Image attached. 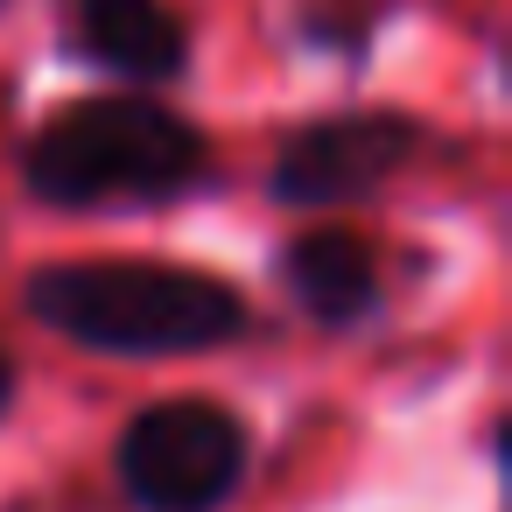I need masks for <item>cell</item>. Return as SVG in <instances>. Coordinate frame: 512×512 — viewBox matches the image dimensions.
Listing matches in <instances>:
<instances>
[{
	"label": "cell",
	"mask_w": 512,
	"mask_h": 512,
	"mask_svg": "<svg viewBox=\"0 0 512 512\" xmlns=\"http://www.w3.org/2000/svg\"><path fill=\"white\" fill-rule=\"evenodd\" d=\"M29 323L99 358H204L253 330V302L176 260H50L22 281Z\"/></svg>",
	"instance_id": "obj_1"
},
{
	"label": "cell",
	"mask_w": 512,
	"mask_h": 512,
	"mask_svg": "<svg viewBox=\"0 0 512 512\" xmlns=\"http://www.w3.org/2000/svg\"><path fill=\"white\" fill-rule=\"evenodd\" d=\"M211 176L197 120L148 92H99L50 113L22 148V190L50 211H155Z\"/></svg>",
	"instance_id": "obj_2"
},
{
	"label": "cell",
	"mask_w": 512,
	"mask_h": 512,
	"mask_svg": "<svg viewBox=\"0 0 512 512\" xmlns=\"http://www.w3.org/2000/svg\"><path fill=\"white\" fill-rule=\"evenodd\" d=\"M253 470V428L204 393L148 400L113 442V484L134 512H225Z\"/></svg>",
	"instance_id": "obj_3"
},
{
	"label": "cell",
	"mask_w": 512,
	"mask_h": 512,
	"mask_svg": "<svg viewBox=\"0 0 512 512\" xmlns=\"http://www.w3.org/2000/svg\"><path fill=\"white\" fill-rule=\"evenodd\" d=\"M421 155V120L407 113H330V120H302L267 169V197L281 211H344L379 197L407 162Z\"/></svg>",
	"instance_id": "obj_4"
},
{
	"label": "cell",
	"mask_w": 512,
	"mask_h": 512,
	"mask_svg": "<svg viewBox=\"0 0 512 512\" xmlns=\"http://www.w3.org/2000/svg\"><path fill=\"white\" fill-rule=\"evenodd\" d=\"M71 57L120 78V92H162L190 71V22L169 0H71Z\"/></svg>",
	"instance_id": "obj_5"
},
{
	"label": "cell",
	"mask_w": 512,
	"mask_h": 512,
	"mask_svg": "<svg viewBox=\"0 0 512 512\" xmlns=\"http://www.w3.org/2000/svg\"><path fill=\"white\" fill-rule=\"evenodd\" d=\"M274 274L288 288V302L316 323V330H358L386 295H379V260L358 232L344 225H309L274 253Z\"/></svg>",
	"instance_id": "obj_6"
},
{
	"label": "cell",
	"mask_w": 512,
	"mask_h": 512,
	"mask_svg": "<svg viewBox=\"0 0 512 512\" xmlns=\"http://www.w3.org/2000/svg\"><path fill=\"white\" fill-rule=\"evenodd\" d=\"M393 15V0H295V43L316 50V57H337V64H365L379 29Z\"/></svg>",
	"instance_id": "obj_7"
},
{
	"label": "cell",
	"mask_w": 512,
	"mask_h": 512,
	"mask_svg": "<svg viewBox=\"0 0 512 512\" xmlns=\"http://www.w3.org/2000/svg\"><path fill=\"white\" fill-rule=\"evenodd\" d=\"M15 393H22V372H15V358L0 351V421L15 414Z\"/></svg>",
	"instance_id": "obj_8"
},
{
	"label": "cell",
	"mask_w": 512,
	"mask_h": 512,
	"mask_svg": "<svg viewBox=\"0 0 512 512\" xmlns=\"http://www.w3.org/2000/svg\"><path fill=\"white\" fill-rule=\"evenodd\" d=\"M0 15H8V0H0Z\"/></svg>",
	"instance_id": "obj_9"
}]
</instances>
